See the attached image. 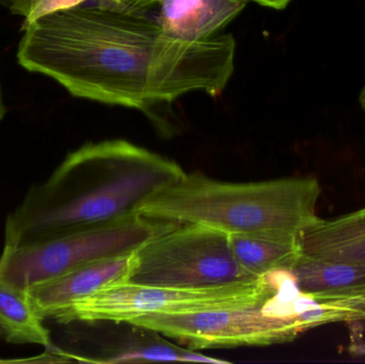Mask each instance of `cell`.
I'll use <instances>...</instances> for the list:
<instances>
[{"instance_id": "obj_1", "label": "cell", "mask_w": 365, "mask_h": 364, "mask_svg": "<svg viewBox=\"0 0 365 364\" xmlns=\"http://www.w3.org/2000/svg\"><path fill=\"white\" fill-rule=\"evenodd\" d=\"M17 61L76 98L149 113L195 91L218 96L234 72L235 38H171L150 6L89 0L23 24Z\"/></svg>"}, {"instance_id": "obj_2", "label": "cell", "mask_w": 365, "mask_h": 364, "mask_svg": "<svg viewBox=\"0 0 365 364\" xmlns=\"http://www.w3.org/2000/svg\"><path fill=\"white\" fill-rule=\"evenodd\" d=\"M173 160L123 139L91 142L68 154L32 185L8 216L4 247H23L139 215L155 192L185 175Z\"/></svg>"}, {"instance_id": "obj_3", "label": "cell", "mask_w": 365, "mask_h": 364, "mask_svg": "<svg viewBox=\"0 0 365 364\" xmlns=\"http://www.w3.org/2000/svg\"><path fill=\"white\" fill-rule=\"evenodd\" d=\"M321 194L314 177L230 183L185 173L148 199L139 215L210 227L227 234L268 233L297 241L302 231L319 219Z\"/></svg>"}, {"instance_id": "obj_4", "label": "cell", "mask_w": 365, "mask_h": 364, "mask_svg": "<svg viewBox=\"0 0 365 364\" xmlns=\"http://www.w3.org/2000/svg\"><path fill=\"white\" fill-rule=\"evenodd\" d=\"M365 321L362 299H321L302 292L291 269H279L270 294L253 305L186 314H147L128 325L177 340L191 348L289 343L329 324Z\"/></svg>"}, {"instance_id": "obj_5", "label": "cell", "mask_w": 365, "mask_h": 364, "mask_svg": "<svg viewBox=\"0 0 365 364\" xmlns=\"http://www.w3.org/2000/svg\"><path fill=\"white\" fill-rule=\"evenodd\" d=\"M180 224L136 215L34 245L4 247L0 282L28 292L92 263L134 254L150 239Z\"/></svg>"}, {"instance_id": "obj_6", "label": "cell", "mask_w": 365, "mask_h": 364, "mask_svg": "<svg viewBox=\"0 0 365 364\" xmlns=\"http://www.w3.org/2000/svg\"><path fill=\"white\" fill-rule=\"evenodd\" d=\"M259 278L236 262L227 233L182 224L150 239L133 254L126 282L197 290L250 284Z\"/></svg>"}, {"instance_id": "obj_7", "label": "cell", "mask_w": 365, "mask_h": 364, "mask_svg": "<svg viewBox=\"0 0 365 364\" xmlns=\"http://www.w3.org/2000/svg\"><path fill=\"white\" fill-rule=\"evenodd\" d=\"M276 271L250 284L221 288H158L122 282L107 286L75 301L53 320L72 322H113L128 324L147 314H186L253 305L267 297L274 288Z\"/></svg>"}, {"instance_id": "obj_8", "label": "cell", "mask_w": 365, "mask_h": 364, "mask_svg": "<svg viewBox=\"0 0 365 364\" xmlns=\"http://www.w3.org/2000/svg\"><path fill=\"white\" fill-rule=\"evenodd\" d=\"M133 254L92 263L28 291L34 309L46 320L53 318L79 299L128 280Z\"/></svg>"}, {"instance_id": "obj_9", "label": "cell", "mask_w": 365, "mask_h": 364, "mask_svg": "<svg viewBox=\"0 0 365 364\" xmlns=\"http://www.w3.org/2000/svg\"><path fill=\"white\" fill-rule=\"evenodd\" d=\"M247 0H156L149 4L158 23L171 38L200 42L233 21Z\"/></svg>"}, {"instance_id": "obj_10", "label": "cell", "mask_w": 365, "mask_h": 364, "mask_svg": "<svg viewBox=\"0 0 365 364\" xmlns=\"http://www.w3.org/2000/svg\"><path fill=\"white\" fill-rule=\"evenodd\" d=\"M297 244L306 258L365 264V207L331 219L319 217Z\"/></svg>"}, {"instance_id": "obj_11", "label": "cell", "mask_w": 365, "mask_h": 364, "mask_svg": "<svg viewBox=\"0 0 365 364\" xmlns=\"http://www.w3.org/2000/svg\"><path fill=\"white\" fill-rule=\"evenodd\" d=\"M291 271L300 290L317 298L365 301V264L299 256Z\"/></svg>"}, {"instance_id": "obj_12", "label": "cell", "mask_w": 365, "mask_h": 364, "mask_svg": "<svg viewBox=\"0 0 365 364\" xmlns=\"http://www.w3.org/2000/svg\"><path fill=\"white\" fill-rule=\"evenodd\" d=\"M236 262L255 277L279 269H291L299 258L297 241L268 233L229 234Z\"/></svg>"}, {"instance_id": "obj_13", "label": "cell", "mask_w": 365, "mask_h": 364, "mask_svg": "<svg viewBox=\"0 0 365 364\" xmlns=\"http://www.w3.org/2000/svg\"><path fill=\"white\" fill-rule=\"evenodd\" d=\"M43 321L27 291L0 282V337L9 343L53 348L51 335Z\"/></svg>"}, {"instance_id": "obj_14", "label": "cell", "mask_w": 365, "mask_h": 364, "mask_svg": "<svg viewBox=\"0 0 365 364\" xmlns=\"http://www.w3.org/2000/svg\"><path fill=\"white\" fill-rule=\"evenodd\" d=\"M147 335L135 338L118 352L113 353L103 363H155V361H181V363H225L227 361L210 358L192 350L181 348L170 342L165 341L158 333L148 329Z\"/></svg>"}, {"instance_id": "obj_15", "label": "cell", "mask_w": 365, "mask_h": 364, "mask_svg": "<svg viewBox=\"0 0 365 364\" xmlns=\"http://www.w3.org/2000/svg\"><path fill=\"white\" fill-rule=\"evenodd\" d=\"M87 1L89 0H31L29 14L26 17L24 24L31 23L38 17L51 14L56 11L72 8Z\"/></svg>"}, {"instance_id": "obj_16", "label": "cell", "mask_w": 365, "mask_h": 364, "mask_svg": "<svg viewBox=\"0 0 365 364\" xmlns=\"http://www.w3.org/2000/svg\"><path fill=\"white\" fill-rule=\"evenodd\" d=\"M30 2L31 0H0V6L6 8L13 14L19 15L26 19L29 14Z\"/></svg>"}, {"instance_id": "obj_17", "label": "cell", "mask_w": 365, "mask_h": 364, "mask_svg": "<svg viewBox=\"0 0 365 364\" xmlns=\"http://www.w3.org/2000/svg\"><path fill=\"white\" fill-rule=\"evenodd\" d=\"M247 1H253L255 4H261V6L274 9V10H283L289 6L292 0H247Z\"/></svg>"}, {"instance_id": "obj_18", "label": "cell", "mask_w": 365, "mask_h": 364, "mask_svg": "<svg viewBox=\"0 0 365 364\" xmlns=\"http://www.w3.org/2000/svg\"><path fill=\"white\" fill-rule=\"evenodd\" d=\"M156 0H123L122 4H128L132 6H145L154 4Z\"/></svg>"}, {"instance_id": "obj_19", "label": "cell", "mask_w": 365, "mask_h": 364, "mask_svg": "<svg viewBox=\"0 0 365 364\" xmlns=\"http://www.w3.org/2000/svg\"><path fill=\"white\" fill-rule=\"evenodd\" d=\"M6 111V107H4V100H2L1 91H0V120L4 119Z\"/></svg>"}, {"instance_id": "obj_20", "label": "cell", "mask_w": 365, "mask_h": 364, "mask_svg": "<svg viewBox=\"0 0 365 364\" xmlns=\"http://www.w3.org/2000/svg\"><path fill=\"white\" fill-rule=\"evenodd\" d=\"M359 102L362 108L365 110V85L364 87L362 88L361 92H360Z\"/></svg>"}, {"instance_id": "obj_21", "label": "cell", "mask_w": 365, "mask_h": 364, "mask_svg": "<svg viewBox=\"0 0 365 364\" xmlns=\"http://www.w3.org/2000/svg\"><path fill=\"white\" fill-rule=\"evenodd\" d=\"M113 1L120 2V4H122L123 2V0H113Z\"/></svg>"}]
</instances>
